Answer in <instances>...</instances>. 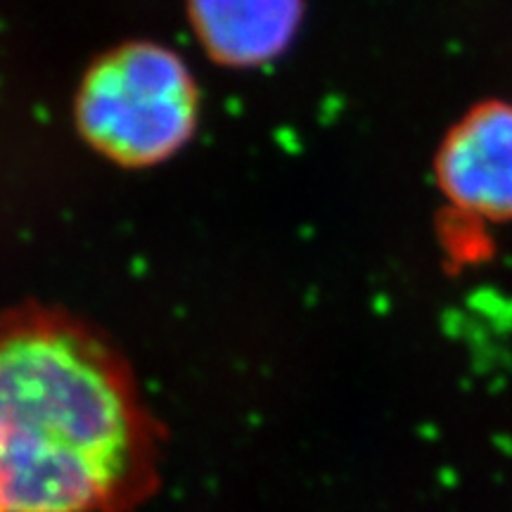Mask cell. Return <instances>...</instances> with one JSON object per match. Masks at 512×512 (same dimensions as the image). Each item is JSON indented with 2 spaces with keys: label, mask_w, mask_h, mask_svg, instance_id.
<instances>
[{
  "label": "cell",
  "mask_w": 512,
  "mask_h": 512,
  "mask_svg": "<svg viewBox=\"0 0 512 512\" xmlns=\"http://www.w3.org/2000/svg\"><path fill=\"white\" fill-rule=\"evenodd\" d=\"M131 370L57 313L0 325V512H128L159 484Z\"/></svg>",
  "instance_id": "6da1fadb"
},
{
  "label": "cell",
  "mask_w": 512,
  "mask_h": 512,
  "mask_svg": "<svg viewBox=\"0 0 512 512\" xmlns=\"http://www.w3.org/2000/svg\"><path fill=\"white\" fill-rule=\"evenodd\" d=\"M200 95L188 64L157 43H126L100 57L76 98V124L95 150L150 166L188 143Z\"/></svg>",
  "instance_id": "7a4b0ae2"
},
{
  "label": "cell",
  "mask_w": 512,
  "mask_h": 512,
  "mask_svg": "<svg viewBox=\"0 0 512 512\" xmlns=\"http://www.w3.org/2000/svg\"><path fill=\"white\" fill-rule=\"evenodd\" d=\"M441 190L484 219L512 216V107L494 102L460 121L439 152Z\"/></svg>",
  "instance_id": "3957f363"
},
{
  "label": "cell",
  "mask_w": 512,
  "mask_h": 512,
  "mask_svg": "<svg viewBox=\"0 0 512 512\" xmlns=\"http://www.w3.org/2000/svg\"><path fill=\"white\" fill-rule=\"evenodd\" d=\"M302 12V0H190V22L202 46L235 67H254L283 53Z\"/></svg>",
  "instance_id": "277c9868"
}]
</instances>
